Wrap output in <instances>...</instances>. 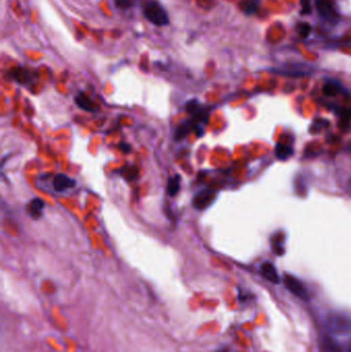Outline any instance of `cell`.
<instances>
[{
	"mask_svg": "<svg viewBox=\"0 0 351 352\" xmlns=\"http://www.w3.org/2000/svg\"><path fill=\"white\" fill-rule=\"evenodd\" d=\"M142 14L147 21L156 26H167L170 23L167 11L158 0H144Z\"/></svg>",
	"mask_w": 351,
	"mask_h": 352,
	"instance_id": "6da1fadb",
	"label": "cell"
},
{
	"mask_svg": "<svg viewBox=\"0 0 351 352\" xmlns=\"http://www.w3.org/2000/svg\"><path fill=\"white\" fill-rule=\"evenodd\" d=\"M326 326L331 334L345 335L351 333V316L334 312L327 316Z\"/></svg>",
	"mask_w": 351,
	"mask_h": 352,
	"instance_id": "7a4b0ae2",
	"label": "cell"
},
{
	"mask_svg": "<svg viewBox=\"0 0 351 352\" xmlns=\"http://www.w3.org/2000/svg\"><path fill=\"white\" fill-rule=\"evenodd\" d=\"M316 10L326 22L334 24L339 20V14L331 0H316Z\"/></svg>",
	"mask_w": 351,
	"mask_h": 352,
	"instance_id": "3957f363",
	"label": "cell"
},
{
	"mask_svg": "<svg viewBox=\"0 0 351 352\" xmlns=\"http://www.w3.org/2000/svg\"><path fill=\"white\" fill-rule=\"evenodd\" d=\"M283 281H284V285L286 286V288L292 294H294L296 297H299L301 300H304V301L309 300V293H308L305 285L301 282L298 278H295L294 276H291V275H285L283 278Z\"/></svg>",
	"mask_w": 351,
	"mask_h": 352,
	"instance_id": "277c9868",
	"label": "cell"
},
{
	"mask_svg": "<svg viewBox=\"0 0 351 352\" xmlns=\"http://www.w3.org/2000/svg\"><path fill=\"white\" fill-rule=\"evenodd\" d=\"M319 349L321 352H346L340 342L331 335H323L319 340Z\"/></svg>",
	"mask_w": 351,
	"mask_h": 352,
	"instance_id": "5b68a950",
	"label": "cell"
},
{
	"mask_svg": "<svg viewBox=\"0 0 351 352\" xmlns=\"http://www.w3.org/2000/svg\"><path fill=\"white\" fill-rule=\"evenodd\" d=\"M75 183L76 181L73 178L65 174H57L53 179V187L56 192H59V193H62L74 187Z\"/></svg>",
	"mask_w": 351,
	"mask_h": 352,
	"instance_id": "8992f818",
	"label": "cell"
},
{
	"mask_svg": "<svg viewBox=\"0 0 351 352\" xmlns=\"http://www.w3.org/2000/svg\"><path fill=\"white\" fill-rule=\"evenodd\" d=\"M261 273L265 279L272 283H279L280 281L276 268L270 262H265L261 265Z\"/></svg>",
	"mask_w": 351,
	"mask_h": 352,
	"instance_id": "52a82bcc",
	"label": "cell"
},
{
	"mask_svg": "<svg viewBox=\"0 0 351 352\" xmlns=\"http://www.w3.org/2000/svg\"><path fill=\"white\" fill-rule=\"evenodd\" d=\"M43 208H44L43 201L41 199L35 198V199L31 200V202L27 206V211L32 219H38V218H40Z\"/></svg>",
	"mask_w": 351,
	"mask_h": 352,
	"instance_id": "ba28073f",
	"label": "cell"
},
{
	"mask_svg": "<svg viewBox=\"0 0 351 352\" xmlns=\"http://www.w3.org/2000/svg\"><path fill=\"white\" fill-rule=\"evenodd\" d=\"M75 103L80 109H83L87 112H95L97 109L95 103L92 101V99L89 96H87L85 93H79L75 97Z\"/></svg>",
	"mask_w": 351,
	"mask_h": 352,
	"instance_id": "9c48e42d",
	"label": "cell"
},
{
	"mask_svg": "<svg viewBox=\"0 0 351 352\" xmlns=\"http://www.w3.org/2000/svg\"><path fill=\"white\" fill-rule=\"evenodd\" d=\"M322 92L326 96L333 97V96H336L342 92V87L339 83H337L335 80H330V82H327L325 84V86L322 88Z\"/></svg>",
	"mask_w": 351,
	"mask_h": 352,
	"instance_id": "30bf717a",
	"label": "cell"
},
{
	"mask_svg": "<svg viewBox=\"0 0 351 352\" xmlns=\"http://www.w3.org/2000/svg\"><path fill=\"white\" fill-rule=\"evenodd\" d=\"M292 148L289 145L278 143L275 148V155L279 160H286L292 155Z\"/></svg>",
	"mask_w": 351,
	"mask_h": 352,
	"instance_id": "8fae6325",
	"label": "cell"
},
{
	"mask_svg": "<svg viewBox=\"0 0 351 352\" xmlns=\"http://www.w3.org/2000/svg\"><path fill=\"white\" fill-rule=\"evenodd\" d=\"M259 0H243L241 3V10L246 15H253L259 9Z\"/></svg>",
	"mask_w": 351,
	"mask_h": 352,
	"instance_id": "7c38bea8",
	"label": "cell"
},
{
	"mask_svg": "<svg viewBox=\"0 0 351 352\" xmlns=\"http://www.w3.org/2000/svg\"><path fill=\"white\" fill-rule=\"evenodd\" d=\"M179 189H180V176L176 174L175 176L169 178L168 184H167V192L171 197H174L177 195Z\"/></svg>",
	"mask_w": 351,
	"mask_h": 352,
	"instance_id": "4fadbf2b",
	"label": "cell"
},
{
	"mask_svg": "<svg viewBox=\"0 0 351 352\" xmlns=\"http://www.w3.org/2000/svg\"><path fill=\"white\" fill-rule=\"evenodd\" d=\"M296 31L303 38H306L311 32V26L308 23H300L298 25Z\"/></svg>",
	"mask_w": 351,
	"mask_h": 352,
	"instance_id": "5bb4252c",
	"label": "cell"
},
{
	"mask_svg": "<svg viewBox=\"0 0 351 352\" xmlns=\"http://www.w3.org/2000/svg\"><path fill=\"white\" fill-rule=\"evenodd\" d=\"M115 4L119 9L128 10L136 5V0H115Z\"/></svg>",
	"mask_w": 351,
	"mask_h": 352,
	"instance_id": "9a60e30c",
	"label": "cell"
},
{
	"mask_svg": "<svg viewBox=\"0 0 351 352\" xmlns=\"http://www.w3.org/2000/svg\"><path fill=\"white\" fill-rule=\"evenodd\" d=\"M300 5L302 7V10H301V14L302 15H308L312 12L311 0H301Z\"/></svg>",
	"mask_w": 351,
	"mask_h": 352,
	"instance_id": "2e32d148",
	"label": "cell"
},
{
	"mask_svg": "<svg viewBox=\"0 0 351 352\" xmlns=\"http://www.w3.org/2000/svg\"><path fill=\"white\" fill-rule=\"evenodd\" d=\"M121 148H122V150H124V152L129 153V152H130V149H131V146H130V145H128V144H126V143H124V144L122 143Z\"/></svg>",
	"mask_w": 351,
	"mask_h": 352,
	"instance_id": "e0dca14e",
	"label": "cell"
},
{
	"mask_svg": "<svg viewBox=\"0 0 351 352\" xmlns=\"http://www.w3.org/2000/svg\"><path fill=\"white\" fill-rule=\"evenodd\" d=\"M215 352H228V349L227 348H222V349H220V350H218Z\"/></svg>",
	"mask_w": 351,
	"mask_h": 352,
	"instance_id": "ac0fdd59",
	"label": "cell"
},
{
	"mask_svg": "<svg viewBox=\"0 0 351 352\" xmlns=\"http://www.w3.org/2000/svg\"><path fill=\"white\" fill-rule=\"evenodd\" d=\"M346 352H351V342H350L349 346L347 347V349H346Z\"/></svg>",
	"mask_w": 351,
	"mask_h": 352,
	"instance_id": "d6986e66",
	"label": "cell"
}]
</instances>
